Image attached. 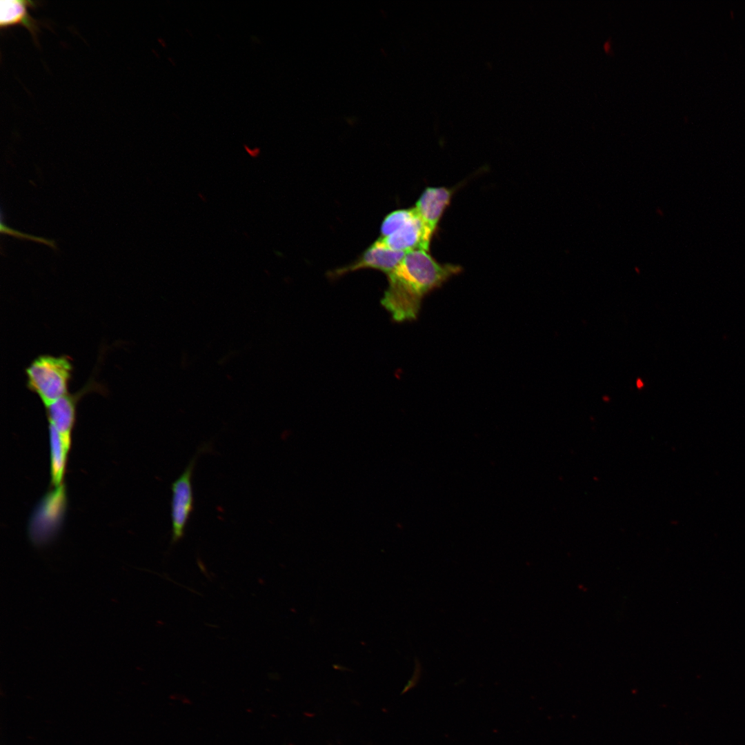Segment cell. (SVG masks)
Here are the masks:
<instances>
[{
  "label": "cell",
  "instance_id": "cell-9",
  "mask_svg": "<svg viewBox=\"0 0 745 745\" xmlns=\"http://www.w3.org/2000/svg\"><path fill=\"white\" fill-rule=\"evenodd\" d=\"M36 2L27 0H1L0 1V27L8 28L21 25L32 34L37 41L40 30V22L32 17L28 8H32Z\"/></svg>",
  "mask_w": 745,
  "mask_h": 745
},
{
  "label": "cell",
  "instance_id": "cell-1",
  "mask_svg": "<svg viewBox=\"0 0 745 745\" xmlns=\"http://www.w3.org/2000/svg\"><path fill=\"white\" fill-rule=\"evenodd\" d=\"M460 271L459 266L438 263L428 250L408 251L387 275L388 286L381 304L396 322L413 320L419 313L423 297Z\"/></svg>",
  "mask_w": 745,
  "mask_h": 745
},
{
  "label": "cell",
  "instance_id": "cell-6",
  "mask_svg": "<svg viewBox=\"0 0 745 745\" xmlns=\"http://www.w3.org/2000/svg\"><path fill=\"white\" fill-rule=\"evenodd\" d=\"M95 387L98 386L90 381L81 390L74 394L68 393L45 406L49 425L57 430L70 448L76 419L77 402L85 393L93 390Z\"/></svg>",
  "mask_w": 745,
  "mask_h": 745
},
{
  "label": "cell",
  "instance_id": "cell-11",
  "mask_svg": "<svg viewBox=\"0 0 745 745\" xmlns=\"http://www.w3.org/2000/svg\"><path fill=\"white\" fill-rule=\"evenodd\" d=\"M0 226H1V233L10 235H12V236L15 237L17 238H19V239L32 240V241H34L36 242L41 243V244H43L45 245H47V246L52 248L53 249L57 248L56 244L52 240H49V239H44L43 237H39L30 235L26 234V233H22L21 232H19V231H17V230H14L12 228H9L8 226H6V224H3V223H1Z\"/></svg>",
  "mask_w": 745,
  "mask_h": 745
},
{
  "label": "cell",
  "instance_id": "cell-12",
  "mask_svg": "<svg viewBox=\"0 0 745 745\" xmlns=\"http://www.w3.org/2000/svg\"><path fill=\"white\" fill-rule=\"evenodd\" d=\"M636 384L638 388H642L644 386V383L640 379L637 380Z\"/></svg>",
  "mask_w": 745,
  "mask_h": 745
},
{
  "label": "cell",
  "instance_id": "cell-8",
  "mask_svg": "<svg viewBox=\"0 0 745 745\" xmlns=\"http://www.w3.org/2000/svg\"><path fill=\"white\" fill-rule=\"evenodd\" d=\"M451 195V190L445 187H428L425 189L413 207L427 233L431 237L450 202Z\"/></svg>",
  "mask_w": 745,
  "mask_h": 745
},
{
  "label": "cell",
  "instance_id": "cell-7",
  "mask_svg": "<svg viewBox=\"0 0 745 745\" xmlns=\"http://www.w3.org/2000/svg\"><path fill=\"white\" fill-rule=\"evenodd\" d=\"M406 252L390 250L377 241L368 247L353 263L330 272L332 278L344 275L350 272L363 268H372L391 273L400 263Z\"/></svg>",
  "mask_w": 745,
  "mask_h": 745
},
{
  "label": "cell",
  "instance_id": "cell-2",
  "mask_svg": "<svg viewBox=\"0 0 745 745\" xmlns=\"http://www.w3.org/2000/svg\"><path fill=\"white\" fill-rule=\"evenodd\" d=\"M72 372L68 356L39 355L26 368L27 387L46 406L69 393Z\"/></svg>",
  "mask_w": 745,
  "mask_h": 745
},
{
  "label": "cell",
  "instance_id": "cell-4",
  "mask_svg": "<svg viewBox=\"0 0 745 745\" xmlns=\"http://www.w3.org/2000/svg\"><path fill=\"white\" fill-rule=\"evenodd\" d=\"M66 504L63 485L54 488L38 504L29 528L30 539L35 545H44L54 537L63 519Z\"/></svg>",
  "mask_w": 745,
  "mask_h": 745
},
{
  "label": "cell",
  "instance_id": "cell-3",
  "mask_svg": "<svg viewBox=\"0 0 745 745\" xmlns=\"http://www.w3.org/2000/svg\"><path fill=\"white\" fill-rule=\"evenodd\" d=\"M212 450L210 443H203L197 450L183 473L171 485V544L179 542L185 535L186 526L194 510L192 476L196 463L203 453Z\"/></svg>",
  "mask_w": 745,
  "mask_h": 745
},
{
  "label": "cell",
  "instance_id": "cell-5",
  "mask_svg": "<svg viewBox=\"0 0 745 745\" xmlns=\"http://www.w3.org/2000/svg\"><path fill=\"white\" fill-rule=\"evenodd\" d=\"M431 238L412 208L407 217L390 235L377 241L390 250L407 252L415 249L428 250Z\"/></svg>",
  "mask_w": 745,
  "mask_h": 745
},
{
  "label": "cell",
  "instance_id": "cell-10",
  "mask_svg": "<svg viewBox=\"0 0 745 745\" xmlns=\"http://www.w3.org/2000/svg\"><path fill=\"white\" fill-rule=\"evenodd\" d=\"M51 486L59 488L63 484L66 473L68 454L70 448L65 443L57 430L49 425Z\"/></svg>",
  "mask_w": 745,
  "mask_h": 745
}]
</instances>
